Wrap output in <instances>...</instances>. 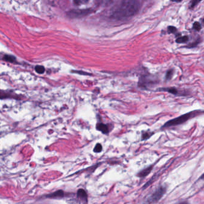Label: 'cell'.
Wrapping results in <instances>:
<instances>
[{
	"label": "cell",
	"instance_id": "obj_1",
	"mask_svg": "<svg viewBox=\"0 0 204 204\" xmlns=\"http://www.w3.org/2000/svg\"><path fill=\"white\" fill-rule=\"evenodd\" d=\"M139 9L138 0H123L119 8L114 13L116 18L129 17L134 15Z\"/></svg>",
	"mask_w": 204,
	"mask_h": 204
},
{
	"label": "cell",
	"instance_id": "obj_2",
	"mask_svg": "<svg viewBox=\"0 0 204 204\" xmlns=\"http://www.w3.org/2000/svg\"><path fill=\"white\" fill-rule=\"evenodd\" d=\"M202 111L194 110V111H192V112L184 114V115H181L177 118L168 120V122L166 123L163 125V126L162 127V128L171 127H173V126H177L178 125L181 124L185 123V121H187V120H189L191 118H193L194 117H195V116L200 115V114H202Z\"/></svg>",
	"mask_w": 204,
	"mask_h": 204
},
{
	"label": "cell",
	"instance_id": "obj_3",
	"mask_svg": "<svg viewBox=\"0 0 204 204\" xmlns=\"http://www.w3.org/2000/svg\"><path fill=\"white\" fill-rule=\"evenodd\" d=\"M166 192V188L165 186H160L157 188L147 199L148 204H153L158 202L164 195Z\"/></svg>",
	"mask_w": 204,
	"mask_h": 204
},
{
	"label": "cell",
	"instance_id": "obj_4",
	"mask_svg": "<svg viewBox=\"0 0 204 204\" xmlns=\"http://www.w3.org/2000/svg\"><path fill=\"white\" fill-rule=\"evenodd\" d=\"M92 12V10L90 8L84 10H72L67 13V16L71 18H81L89 14Z\"/></svg>",
	"mask_w": 204,
	"mask_h": 204
},
{
	"label": "cell",
	"instance_id": "obj_5",
	"mask_svg": "<svg viewBox=\"0 0 204 204\" xmlns=\"http://www.w3.org/2000/svg\"><path fill=\"white\" fill-rule=\"evenodd\" d=\"M14 99L17 100L21 99L20 96H19L13 92L6 91L0 90V99Z\"/></svg>",
	"mask_w": 204,
	"mask_h": 204
},
{
	"label": "cell",
	"instance_id": "obj_6",
	"mask_svg": "<svg viewBox=\"0 0 204 204\" xmlns=\"http://www.w3.org/2000/svg\"><path fill=\"white\" fill-rule=\"evenodd\" d=\"M77 196L78 199L83 202L85 203L88 201V194L86 192L84 189H79L77 193Z\"/></svg>",
	"mask_w": 204,
	"mask_h": 204
},
{
	"label": "cell",
	"instance_id": "obj_7",
	"mask_svg": "<svg viewBox=\"0 0 204 204\" xmlns=\"http://www.w3.org/2000/svg\"><path fill=\"white\" fill-rule=\"evenodd\" d=\"M65 196V193L62 190H59L53 192L50 194H48L46 197L49 198H54V199H59Z\"/></svg>",
	"mask_w": 204,
	"mask_h": 204
},
{
	"label": "cell",
	"instance_id": "obj_8",
	"mask_svg": "<svg viewBox=\"0 0 204 204\" xmlns=\"http://www.w3.org/2000/svg\"><path fill=\"white\" fill-rule=\"evenodd\" d=\"M114 0H95V4L100 7H107L112 4Z\"/></svg>",
	"mask_w": 204,
	"mask_h": 204
},
{
	"label": "cell",
	"instance_id": "obj_9",
	"mask_svg": "<svg viewBox=\"0 0 204 204\" xmlns=\"http://www.w3.org/2000/svg\"><path fill=\"white\" fill-rule=\"evenodd\" d=\"M153 166H148V167L143 170L142 171H141L140 173H139L137 174L138 177H141V178L146 177L147 175H148V174L150 173V172L152 171V170L153 169Z\"/></svg>",
	"mask_w": 204,
	"mask_h": 204
},
{
	"label": "cell",
	"instance_id": "obj_10",
	"mask_svg": "<svg viewBox=\"0 0 204 204\" xmlns=\"http://www.w3.org/2000/svg\"><path fill=\"white\" fill-rule=\"evenodd\" d=\"M96 129L98 131L102 132L103 134H108L109 132L108 127H107V125L103 123H98L96 125Z\"/></svg>",
	"mask_w": 204,
	"mask_h": 204
},
{
	"label": "cell",
	"instance_id": "obj_11",
	"mask_svg": "<svg viewBox=\"0 0 204 204\" xmlns=\"http://www.w3.org/2000/svg\"><path fill=\"white\" fill-rule=\"evenodd\" d=\"M159 90L160 91H168V92H170V93H171L174 95H177L178 93V90L175 88H161Z\"/></svg>",
	"mask_w": 204,
	"mask_h": 204
},
{
	"label": "cell",
	"instance_id": "obj_12",
	"mask_svg": "<svg viewBox=\"0 0 204 204\" xmlns=\"http://www.w3.org/2000/svg\"><path fill=\"white\" fill-rule=\"evenodd\" d=\"M3 59L4 60H6L7 62H10V63H14L16 61V58L14 57L13 55H7V54H6L3 57Z\"/></svg>",
	"mask_w": 204,
	"mask_h": 204
},
{
	"label": "cell",
	"instance_id": "obj_13",
	"mask_svg": "<svg viewBox=\"0 0 204 204\" xmlns=\"http://www.w3.org/2000/svg\"><path fill=\"white\" fill-rule=\"evenodd\" d=\"M189 41V37L187 36H183L178 38L176 40V42L177 43H185Z\"/></svg>",
	"mask_w": 204,
	"mask_h": 204
},
{
	"label": "cell",
	"instance_id": "obj_14",
	"mask_svg": "<svg viewBox=\"0 0 204 204\" xmlns=\"http://www.w3.org/2000/svg\"><path fill=\"white\" fill-rule=\"evenodd\" d=\"M153 134H154L153 133L149 132V131L143 132L142 134V140H146V139L149 138Z\"/></svg>",
	"mask_w": 204,
	"mask_h": 204
},
{
	"label": "cell",
	"instance_id": "obj_15",
	"mask_svg": "<svg viewBox=\"0 0 204 204\" xmlns=\"http://www.w3.org/2000/svg\"><path fill=\"white\" fill-rule=\"evenodd\" d=\"M35 71L39 74H42L45 72V68L41 65H37L35 67Z\"/></svg>",
	"mask_w": 204,
	"mask_h": 204
},
{
	"label": "cell",
	"instance_id": "obj_16",
	"mask_svg": "<svg viewBox=\"0 0 204 204\" xmlns=\"http://www.w3.org/2000/svg\"><path fill=\"white\" fill-rule=\"evenodd\" d=\"M89 1V0H74V3L76 5H80L88 3Z\"/></svg>",
	"mask_w": 204,
	"mask_h": 204
},
{
	"label": "cell",
	"instance_id": "obj_17",
	"mask_svg": "<svg viewBox=\"0 0 204 204\" xmlns=\"http://www.w3.org/2000/svg\"><path fill=\"white\" fill-rule=\"evenodd\" d=\"M173 73H174V70L172 69H170L169 71H168V72H166V77H165V78H166V80H169V79H171L172 75H173Z\"/></svg>",
	"mask_w": 204,
	"mask_h": 204
},
{
	"label": "cell",
	"instance_id": "obj_18",
	"mask_svg": "<svg viewBox=\"0 0 204 204\" xmlns=\"http://www.w3.org/2000/svg\"><path fill=\"white\" fill-rule=\"evenodd\" d=\"M102 150H103V147H102L101 144L99 143L96 144V145L95 146V148L94 149V151L96 153L101 152L102 151Z\"/></svg>",
	"mask_w": 204,
	"mask_h": 204
},
{
	"label": "cell",
	"instance_id": "obj_19",
	"mask_svg": "<svg viewBox=\"0 0 204 204\" xmlns=\"http://www.w3.org/2000/svg\"><path fill=\"white\" fill-rule=\"evenodd\" d=\"M193 27L194 30H196L197 31H199L201 29V25L199 22H195V23H194Z\"/></svg>",
	"mask_w": 204,
	"mask_h": 204
},
{
	"label": "cell",
	"instance_id": "obj_20",
	"mask_svg": "<svg viewBox=\"0 0 204 204\" xmlns=\"http://www.w3.org/2000/svg\"><path fill=\"white\" fill-rule=\"evenodd\" d=\"M201 1V0H192V1L190 3V8H193L195 7L199 2Z\"/></svg>",
	"mask_w": 204,
	"mask_h": 204
},
{
	"label": "cell",
	"instance_id": "obj_21",
	"mask_svg": "<svg viewBox=\"0 0 204 204\" xmlns=\"http://www.w3.org/2000/svg\"><path fill=\"white\" fill-rule=\"evenodd\" d=\"M176 31H177V28H176L175 27H174V26H169L168 27V32L169 33L173 34V33H175Z\"/></svg>",
	"mask_w": 204,
	"mask_h": 204
},
{
	"label": "cell",
	"instance_id": "obj_22",
	"mask_svg": "<svg viewBox=\"0 0 204 204\" xmlns=\"http://www.w3.org/2000/svg\"><path fill=\"white\" fill-rule=\"evenodd\" d=\"M72 72L77 73H79V74H81V75H91L90 73H88V72H83V71H72Z\"/></svg>",
	"mask_w": 204,
	"mask_h": 204
},
{
	"label": "cell",
	"instance_id": "obj_23",
	"mask_svg": "<svg viewBox=\"0 0 204 204\" xmlns=\"http://www.w3.org/2000/svg\"><path fill=\"white\" fill-rule=\"evenodd\" d=\"M177 204H188V203L187 202L184 201V202H180V203H177Z\"/></svg>",
	"mask_w": 204,
	"mask_h": 204
},
{
	"label": "cell",
	"instance_id": "obj_24",
	"mask_svg": "<svg viewBox=\"0 0 204 204\" xmlns=\"http://www.w3.org/2000/svg\"><path fill=\"white\" fill-rule=\"evenodd\" d=\"M172 1H175V2H177V3H178V2L181 1L182 0H172Z\"/></svg>",
	"mask_w": 204,
	"mask_h": 204
}]
</instances>
